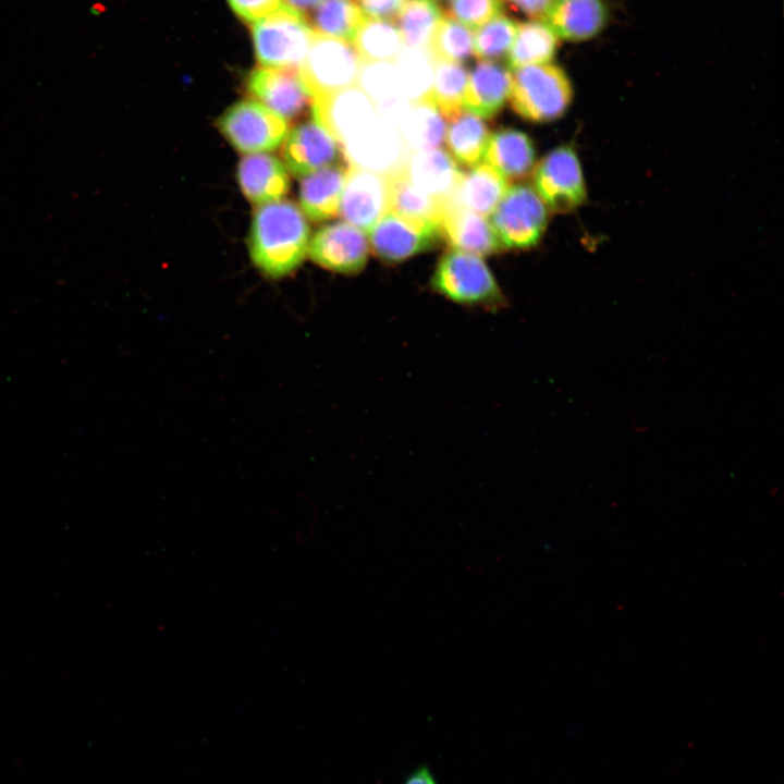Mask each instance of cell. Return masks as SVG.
<instances>
[{"label":"cell","instance_id":"cell-28","mask_svg":"<svg viewBox=\"0 0 784 784\" xmlns=\"http://www.w3.org/2000/svg\"><path fill=\"white\" fill-rule=\"evenodd\" d=\"M352 41L363 63H395L404 49L400 32L391 21L366 17Z\"/></svg>","mask_w":784,"mask_h":784},{"label":"cell","instance_id":"cell-17","mask_svg":"<svg viewBox=\"0 0 784 784\" xmlns=\"http://www.w3.org/2000/svg\"><path fill=\"white\" fill-rule=\"evenodd\" d=\"M402 167L412 184L441 206L454 198L464 174L440 148L408 152Z\"/></svg>","mask_w":784,"mask_h":784},{"label":"cell","instance_id":"cell-18","mask_svg":"<svg viewBox=\"0 0 784 784\" xmlns=\"http://www.w3.org/2000/svg\"><path fill=\"white\" fill-rule=\"evenodd\" d=\"M541 21L560 40L585 42L604 30L609 8L604 0H553Z\"/></svg>","mask_w":784,"mask_h":784},{"label":"cell","instance_id":"cell-7","mask_svg":"<svg viewBox=\"0 0 784 784\" xmlns=\"http://www.w3.org/2000/svg\"><path fill=\"white\" fill-rule=\"evenodd\" d=\"M218 125L236 150L252 155L274 150L289 133L286 120L256 100L235 102Z\"/></svg>","mask_w":784,"mask_h":784},{"label":"cell","instance_id":"cell-25","mask_svg":"<svg viewBox=\"0 0 784 784\" xmlns=\"http://www.w3.org/2000/svg\"><path fill=\"white\" fill-rule=\"evenodd\" d=\"M560 39L541 20H529L519 23L517 32L507 53V64L512 70L517 68L552 63Z\"/></svg>","mask_w":784,"mask_h":784},{"label":"cell","instance_id":"cell-3","mask_svg":"<svg viewBox=\"0 0 784 784\" xmlns=\"http://www.w3.org/2000/svg\"><path fill=\"white\" fill-rule=\"evenodd\" d=\"M573 85L558 64L527 65L513 70L509 100L522 119L534 123L560 119L573 100Z\"/></svg>","mask_w":784,"mask_h":784},{"label":"cell","instance_id":"cell-13","mask_svg":"<svg viewBox=\"0 0 784 784\" xmlns=\"http://www.w3.org/2000/svg\"><path fill=\"white\" fill-rule=\"evenodd\" d=\"M249 93L260 103L286 119H294L311 105L298 70L259 66L247 79Z\"/></svg>","mask_w":784,"mask_h":784},{"label":"cell","instance_id":"cell-2","mask_svg":"<svg viewBox=\"0 0 784 784\" xmlns=\"http://www.w3.org/2000/svg\"><path fill=\"white\" fill-rule=\"evenodd\" d=\"M430 289L454 304L499 311L507 301L481 257L452 249L438 261L429 280Z\"/></svg>","mask_w":784,"mask_h":784},{"label":"cell","instance_id":"cell-33","mask_svg":"<svg viewBox=\"0 0 784 784\" xmlns=\"http://www.w3.org/2000/svg\"><path fill=\"white\" fill-rule=\"evenodd\" d=\"M473 33L449 15H442L429 40L434 61L462 63L473 54Z\"/></svg>","mask_w":784,"mask_h":784},{"label":"cell","instance_id":"cell-40","mask_svg":"<svg viewBox=\"0 0 784 784\" xmlns=\"http://www.w3.org/2000/svg\"><path fill=\"white\" fill-rule=\"evenodd\" d=\"M402 784H437V780L429 767L419 765L406 775Z\"/></svg>","mask_w":784,"mask_h":784},{"label":"cell","instance_id":"cell-34","mask_svg":"<svg viewBox=\"0 0 784 784\" xmlns=\"http://www.w3.org/2000/svg\"><path fill=\"white\" fill-rule=\"evenodd\" d=\"M518 23L500 13L473 35V54L479 60L495 61L505 57L514 41Z\"/></svg>","mask_w":784,"mask_h":784},{"label":"cell","instance_id":"cell-12","mask_svg":"<svg viewBox=\"0 0 784 784\" xmlns=\"http://www.w3.org/2000/svg\"><path fill=\"white\" fill-rule=\"evenodd\" d=\"M341 149L350 167L384 175L400 167L408 154L399 128L379 117Z\"/></svg>","mask_w":784,"mask_h":784},{"label":"cell","instance_id":"cell-31","mask_svg":"<svg viewBox=\"0 0 784 784\" xmlns=\"http://www.w3.org/2000/svg\"><path fill=\"white\" fill-rule=\"evenodd\" d=\"M468 72L462 63L434 61L430 100L443 118L453 120L464 109Z\"/></svg>","mask_w":784,"mask_h":784},{"label":"cell","instance_id":"cell-29","mask_svg":"<svg viewBox=\"0 0 784 784\" xmlns=\"http://www.w3.org/2000/svg\"><path fill=\"white\" fill-rule=\"evenodd\" d=\"M308 16L314 32L346 41L354 39L366 20L353 0H322Z\"/></svg>","mask_w":784,"mask_h":784},{"label":"cell","instance_id":"cell-11","mask_svg":"<svg viewBox=\"0 0 784 784\" xmlns=\"http://www.w3.org/2000/svg\"><path fill=\"white\" fill-rule=\"evenodd\" d=\"M369 252L365 232L347 222L319 229L309 240L307 253L320 267L343 274H357L367 264Z\"/></svg>","mask_w":784,"mask_h":784},{"label":"cell","instance_id":"cell-23","mask_svg":"<svg viewBox=\"0 0 784 784\" xmlns=\"http://www.w3.org/2000/svg\"><path fill=\"white\" fill-rule=\"evenodd\" d=\"M509 181L487 163L464 173L453 199L467 209L487 217L492 213L506 191Z\"/></svg>","mask_w":784,"mask_h":784},{"label":"cell","instance_id":"cell-1","mask_svg":"<svg viewBox=\"0 0 784 784\" xmlns=\"http://www.w3.org/2000/svg\"><path fill=\"white\" fill-rule=\"evenodd\" d=\"M309 224L289 200L260 205L254 213L248 247L254 265L267 277L283 278L303 262L309 243Z\"/></svg>","mask_w":784,"mask_h":784},{"label":"cell","instance_id":"cell-37","mask_svg":"<svg viewBox=\"0 0 784 784\" xmlns=\"http://www.w3.org/2000/svg\"><path fill=\"white\" fill-rule=\"evenodd\" d=\"M282 0H228L231 9L243 20L256 22L280 7Z\"/></svg>","mask_w":784,"mask_h":784},{"label":"cell","instance_id":"cell-5","mask_svg":"<svg viewBox=\"0 0 784 784\" xmlns=\"http://www.w3.org/2000/svg\"><path fill=\"white\" fill-rule=\"evenodd\" d=\"M360 65L352 44L314 32L298 72L314 99L356 85Z\"/></svg>","mask_w":784,"mask_h":784},{"label":"cell","instance_id":"cell-16","mask_svg":"<svg viewBox=\"0 0 784 784\" xmlns=\"http://www.w3.org/2000/svg\"><path fill=\"white\" fill-rule=\"evenodd\" d=\"M439 225L441 235L453 249L476 256H488L504 250L490 222L455 199L441 206Z\"/></svg>","mask_w":784,"mask_h":784},{"label":"cell","instance_id":"cell-41","mask_svg":"<svg viewBox=\"0 0 784 784\" xmlns=\"http://www.w3.org/2000/svg\"><path fill=\"white\" fill-rule=\"evenodd\" d=\"M322 0H283L284 5L303 15L306 20L309 13L321 2Z\"/></svg>","mask_w":784,"mask_h":784},{"label":"cell","instance_id":"cell-36","mask_svg":"<svg viewBox=\"0 0 784 784\" xmlns=\"http://www.w3.org/2000/svg\"><path fill=\"white\" fill-rule=\"evenodd\" d=\"M449 16L468 29H478L502 13L500 0H450Z\"/></svg>","mask_w":784,"mask_h":784},{"label":"cell","instance_id":"cell-26","mask_svg":"<svg viewBox=\"0 0 784 784\" xmlns=\"http://www.w3.org/2000/svg\"><path fill=\"white\" fill-rule=\"evenodd\" d=\"M489 137V127L481 118L462 111L451 120L444 140L457 164L474 168L483 158Z\"/></svg>","mask_w":784,"mask_h":784},{"label":"cell","instance_id":"cell-30","mask_svg":"<svg viewBox=\"0 0 784 784\" xmlns=\"http://www.w3.org/2000/svg\"><path fill=\"white\" fill-rule=\"evenodd\" d=\"M442 13L434 0H405L395 17L404 48L428 50Z\"/></svg>","mask_w":784,"mask_h":784},{"label":"cell","instance_id":"cell-35","mask_svg":"<svg viewBox=\"0 0 784 784\" xmlns=\"http://www.w3.org/2000/svg\"><path fill=\"white\" fill-rule=\"evenodd\" d=\"M356 85L372 100L376 107L405 97L401 89L395 64L391 62H362Z\"/></svg>","mask_w":784,"mask_h":784},{"label":"cell","instance_id":"cell-20","mask_svg":"<svg viewBox=\"0 0 784 784\" xmlns=\"http://www.w3.org/2000/svg\"><path fill=\"white\" fill-rule=\"evenodd\" d=\"M237 181L244 196L258 205L280 200L290 188L285 166L274 156L265 152L241 159Z\"/></svg>","mask_w":784,"mask_h":784},{"label":"cell","instance_id":"cell-6","mask_svg":"<svg viewBox=\"0 0 784 784\" xmlns=\"http://www.w3.org/2000/svg\"><path fill=\"white\" fill-rule=\"evenodd\" d=\"M548 221V207L527 184L510 186L490 218V224L505 249L535 247Z\"/></svg>","mask_w":784,"mask_h":784},{"label":"cell","instance_id":"cell-19","mask_svg":"<svg viewBox=\"0 0 784 784\" xmlns=\"http://www.w3.org/2000/svg\"><path fill=\"white\" fill-rule=\"evenodd\" d=\"M512 73L495 61L480 60L468 73L463 106L483 119L497 115L509 99Z\"/></svg>","mask_w":784,"mask_h":784},{"label":"cell","instance_id":"cell-38","mask_svg":"<svg viewBox=\"0 0 784 784\" xmlns=\"http://www.w3.org/2000/svg\"><path fill=\"white\" fill-rule=\"evenodd\" d=\"M405 0H358V5L368 19L394 21Z\"/></svg>","mask_w":784,"mask_h":784},{"label":"cell","instance_id":"cell-14","mask_svg":"<svg viewBox=\"0 0 784 784\" xmlns=\"http://www.w3.org/2000/svg\"><path fill=\"white\" fill-rule=\"evenodd\" d=\"M339 211L345 222L368 232L388 211L385 175L350 167Z\"/></svg>","mask_w":784,"mask_h":784},{"label":"cell","instance_id":"cell-21","mask_svg":"<svg viewBox=\"0 0 784 784\" xmlns=\"http://www.w3.org/2000/svg\"><path fill=\"white\" fill-rule=\"evenodd\" d=\"M483 158L507 181L523 180L535 169L536 149L526 133L503 128L490 135Z\"/></svg>","mask_w":784,"mask_h":784},{"label":"cell","instance_id":"cell-22","mask_svg":"<svg viewBox=\"0 0 784 784\" xmlns=\"http://www.w3.org/2000/svg\"><path fill=\"white\" fill-rule=\"evenodd\" d=\"M346 174L347 169L333 164L302 177L299 201L310 220L320 222L338 215Z\"/></svg>","mask_w":784,"mask_h":784},{"label":"cell","instance_id":"cell-15","mask_svg":"<svg viewBox=\"0 0 784 784\" xmlns=\"http://www.w3.org/2000/svg\"><path fill=\"white\" fill-rule=\"evenodd\" d=\"M282 155L290 172L301 177L343 157L339 143L315 120L302 123L287 133Z\"/></svg>","mask_w":784,"mask_h":784},{"label":"cell","instance_id":"cell-9","mask_svg":"<svg viewBox=\"0 0 784 784\" xmlns=\"http://www.w3.org/2000/svg\"><path fill=\"white\" fill-rule=\"evenodd\" d=\"M439 223L387 211L368 231V243L383 262H401L430 250L441 238Z\"/></svg>","mask_w":784,"mask_h":784},{"label":"cell","instance_id":"cell-27","mask_svg":"<svg viewBox=\"0 0 784 784\" xmlns=\"http://www.w3.org/2000/svg\"><path fill=\"white\" fill-rule=\"evenodd\" d=\"M385 180L388 211L439 223L441 205L412 184L402 164L385 174Z\"/></svg>","mask_w":784,"mask_h":784},{"label":"cell","instance_id":"cell-24","mask_svg":"<svg viewBox=\"0 0 784 784\" xmlns=\"http://www.w3.org/2000/svg\"><path fill=\"white\" fill-rule=\"evenodd\" d=\"M399 132L407 152L439 148L445 138L444 118L430 99L411 102Z\"/></svg>","mask_w":784,"mask_h":784},{"label":"cell","instance_id":"cell-39","mask_svg":"<svg viewBox=\"0 0 784 784\" xmlns=\"http://www.w3.org/2000/svg\"><path fill=\"white\" fill-rule=\"evenodd\" d=\"M553 0H506V2L530 20H541Z\"/></svg>","mask_w":784,"mask_h":784},{"label":"cell","instance_id":"cell-4","mask_svg":"<svg viewBox=\"0 0 784 784\" xmlns=\"http://www.w3.org/2000/svg\"><path fill=\"white\" fill-rule=\"evenodd\" d=\"M314 30L297 12L280 5L253 26L254 49L265 66L298 70L309 49Z\"/></svg>","mask_w":784,"mask_h":784},{"label":"cell","instance_id":"cell-8","mask_svg":"<svg viewBox=\"0 0 784 784\" xmlns=\"http://www.w3.org/2000/svg\"><path fill=\"white\" fill-rule=\"evenodd\" d=\"M532 173L534 189L549 210L567 213L586 201L581 164L571 146H559L548 152Z\"/></svg>","mask_w":784,"mask_h":784},{"label":"cell","instance_id":"cell-32","mask_svg":"<svg viewBox=\"0 0 784 784\" xmlns=\"http://www.w3.org/2000/svg\"><path fill=\"white\" fill-rule=\"evenodd\" d=\"M394 64L402 93L409 102L430 99L434 60L428 50L404 48Z\"/></svg>","mask_w":784,"mask_h":784},{"label":"cell","instance_id":"cell-10","mask_svg":"<svg viewBox=\"0 0 784 784\" xmlns=\"http://www.w3.org/2000/svg\"><path fill=\"white\" fill-rule=\"evenodd\" d=\"M311 108L314 120L334 137L340 147L379 117L372 100L357 85L314 98Z\"/></svg>","mask_w":784,"mask_h":784}]
</instances>
